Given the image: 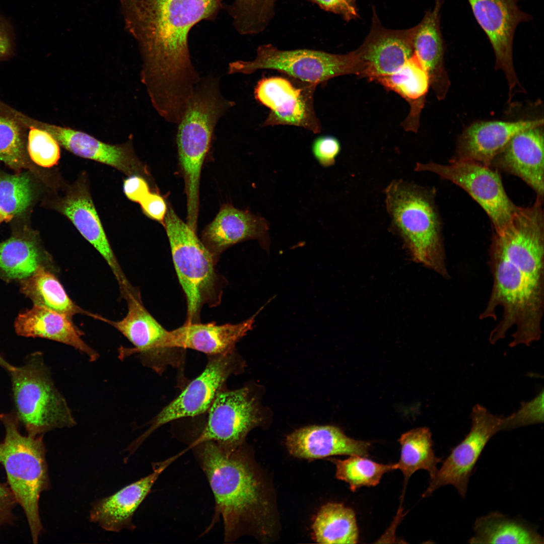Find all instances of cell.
Listing matches in <instances>:
<instances>
[{"instance_id":"obj_10","label":"cell","mask_w":544,"mask_h":544,"mask_svg":"<svg viewBox=\"0 0 544 544\" xmlns=\"http://www.w3.org/2000/svg\"><path fill=\"white\" fill-rule=\"evenodd\" d=\"M127 312L120 320L111 321L98 315V319L113 326L133 345L118 349L120 360L137 355L141 363L158 373L168 366L178 367L181 364L183 349L167 346L168 330L165 329L144 306L137 291L125 299Z\"/></svg>"},{"instance_id":"obj_44","label":"cell","mask_w":544,"mask_h":544,"mask_svg":"<svg viewBox=\"0 0 544 544\" xmlns=\"http://www.w3.org/2000/svg\"><path fill=\"white\" fill-rule=\"evenodd\" d=\"M123 190L128 198L139 203L150 192L148 183L139 176H133L125 180Z\"/></svg>"},{"instance_id":"obj_32","label":"cell","mask_w":544,"mask_h":544,"mask_svg":"<svg viewBox=\"0 0 544 544\" xmlns=\"http://www.w3.org/2000/svg\"><path fill=\"white\" fill-rule=\"evenodd\" d=\"M314 539L319 543H357L359 530L355 513L342 504L324 505L312 525Z\"/></svg>"},{"instance_id":"obj_42","label":"cell","mask_w":544,"mask_h":544,"mask_svg":"<svg viewBox=\"0 0 544 544\" xmlns=\"http://www.w3.org/2000/svg\"><path fill=\"white\" fill-rule=\"evenodd\" d=\"M139 203L147 216L163 224L167 207L162 196L157 193L150 192Z\"/></svg>"},{"instance_id":"obj_33","label":"cell","mask_w":544,"mask_h":544,"mask_svg":"<svg viewBox=\"0 0 544 544\" xmlns=\"http://www.w3.org/2000/svg\"><path fill=\"white\" fill-rule=\"evenodd\" d=\"M431 437L429 429L422 427L409 431L400 437V456L396 463L405 481L420 469L427 470L430 479L437 472V464L442 460L435 454Z\"/></svg>"},{"instance_id":"obj_11","label":"cell","mask_w":544,"mask_h":544,"mask_svg":"<svg viewBox=\"0 0 544 544\" xmlns=\"http://www.w3.org/2000/svg\"><path fill=\"white\" fill-rule=\"evenodd\" d=\"M208 356V363L202 373L150 422L149 428L130 444L133 449L137 450L152 433L163 425L207 412L217 395L225 388L229 377L238 372L242 366L235 351Z\"/></svg>"},{"instance_id":"obj_17","label":"cell","mask_w":544,"mask_h":544,"mask_svg":"<svg viewBox=\"0 0 544 544\" xmlns=\"http://www.w3.org/2000/svg\"><path fill=\"white\" fill-rule=\"evenodd\" d=\"M415 31V27L404 30L385 28L374 12L368 35L354 50L357 75L374 81L398 70L414 54Z\"/></svg>"},{"instance_id":"obj_36","label":"cell","mask_w":544,"mask_h":544,"mask_svg":"<svg viewBox=\"0 0 544 544\" xmlns=\"http://www.w3.org/2000/svg\"><path fill=\"white\" fill-rule=\"evenodd\" d=\"M225 8L234 27L241 34H252L262 30L273 13L266 0H234Z\"/></svg>"},{"instance_id":"obj_4","label":"cell","mask_w":544,"mask_h":544,"mask_svg":"<svg viewBox=\"0 0 544 544\" xmlns=\"http://www.w3.org/2000/svg\"><path fill=\"white\" fill-rule=\"evenodd\" d=\"M235 105L221 93L217 77L200 78L195 86L185 112L178 124L177 145L179 162L185 183L186 224L197 232L199 182L203 163L209 152L216 125Z\"/></svg>"},{"instance_id":"obj_9","label":"cell","mask_w":544,"mask_h":544,"mask_svg":"<svg viewBox=\"0 0 544 544\" xmlns=\"http://www.w3.org/2000/svg\"><path fill=\"white\" fill-rule=\"evenodd\" d=\"M276 70L282 74L317 85L342 75L357 74L354 51L337 54L323 51L302 49L280 50L271 44L257 49L253 60H237L229 63V74H251L257 70Z\"/></svg>"},{"instance_id":"obj_28","label":"cell","mask_w":544,"mask_h":544,"mask_svg":"<svg viewBox=\"0 0 544 544\" xmlns=\"http://www.w3.org/2000/svg\"><path fill=\"white\" fill-rule=\"evenodd\" d=\"M51 263L36 231L23 229L0 243V278L7 282L26 279L41 267L49 269Z\"/></svg>"},{"instance_id":"obj_13","label":"cell","mask_w":544,"mask_h":544,"mask_svg":"<svg viewBox=\"0 0 544 544\" xmlns=\"http://www.w3.org/2000/svg\"><path fill=\"white\" fill-rule=\"evenodd\" d=\"M415 170L433 172L465 190L485 210L495 231L509 222L518 207L507 195L497 170L491 166L451 160L447 165L418 163Z\"/></svg>"},{"instance_id":"obj_47","label":"cell","mask_w":544,"mask_h":544,"mask_svg":"<svg viewBox=\"0 0 544 544\" xmlns=\"http://www.w3.org/2000/svg\"><path fill=\"white\" fill-rule=\"evenodd\" d=\"M11 219L0 210V223L4 221H10Z\"/></svg>"},{"instance_id":"obj_5","label":"cell","mask_w":544,"mask_h":544,"mask_svg":"<svg viewBox=\"0 0 544 544\" xmlns=\"http://www.w3.org/2000/svg\"><path fill=\"white\" fill-rule=\"evenodd\" d=\"M385 194L392 228L402 239L412 259L449 279L434 192L399 179L390 182Z\"/></svg>"},{"instance_id":"obj_41","label":"cell","mask_w":544,"mask_h":544,"mask_svg":"<svg viewBox=\"0 0 544 544\" xmlns=\"http://www.w3.org/2000/svg\"><path fill=\"white\" fill-rule=\"evenodd\" d=\"M321 9L339 15L346 21L359 16L356 0H310Z\"/></svg>"},{"instance_id":"obj_39","label":"cell","mask_w":544,"mask_h":544,"mask_svg":"<svg viewBox=\"0 0 544 544\" xmlns=\"http://www.w3.org/2000/svg\"><path fill=\"white\" fill-rule=\"evenodd\" d=\"M543 422V391L532 400L521 404L518 411L511 415L504 417L503 430H511L518 427L542 423Z\"/></svg>"},{"instance_id":"obj_1","label":"cell","mask_w":544,"mask_h":544,"mask_svg":"<svg viewBox=\"0 0 544 544\" xmlns=\"http://www.w3.org/2000/svg\"><path fill=\"white\" fill-rule=\"evenodd\" d=\"M127 31L143 61L142 81L161 109L185 106L200 79L191 61L188 34L203 20H214L222 0H118Z\"/></svg>"},{"instance_id":"obj_37","label":"cell","mask_w":544,"mask_h":544,"mask_svg":"<svg viewBox=\"0 0 544 544\" xmlns=\"http://www.w3.org/2000/svg\"><path fill=\"white\" fill-rule=\"evenodd\" d=\"M25 127L0 114V161L19 171L26 165Z\"/></svg>"},{"instance_id":"obj_30","label":"cell","mask_w":544,"mask_h":544,"mask_svg":"<svg viewBox=\"0 0 544 544\" xmlns=\"http://www.w3.org/2000/svg\"><path fill=\"white\" fill-rule=\"evenodd\" d=\"M473 529L474 534L468 539L470 543H543L535 528L497 511L478 518Z\"/></svg>"},{"instance_id":"obj_29","label":"cell","mask_w":544,"mask_h":544,"mask_svg":"<svg viewBox=\"0 0 544 544\" xmlns=\"http://www.w3.org/2000/svg\"><path fill=\"white\" fill-rule=\"evenodd\" d=\"M374 81L396 92L409 103L410 111L402 125L406 131L416 132L430 81L427 72L414 53L396 71Z\"/></svg>"},{"instance_id":"obj_40","label":"cell","mask_w":544,"mask_h":544,"mask_svg":"<svg viewBox=\"0 0 544 544\" xmlns=\"http://www.w3.org/2000/svg\"><path fill=\"white\" fill-rule=\"evenodd\" d=\"M341 150L339 141L331 135L319 136L315 139L312 145L314 157L321 166L325 167L334 164Z\"/></svg>"},{"instance_id":"obj_26","label":"cell","mask_w":544,"mask_h":544,"mask_svg":"<svg viewBox=\"0 0 544 544\" xmlns=\"http://www.w3.org/2000/svg\"><path fill=\"white\" fill-rule=\"evenodd\" d=\"M17 334L41 337L71 346L86 355L91 362L99 354L82 339L81 331L65 315L45 307L34 305L20 313L15 322Z\"/></svg>"},{"instance_id":"obj_23","label":"cell","mask_w":544,"mask_h":544,"mask_svg":"<svg viewBox=\"0 0 544 544\" xmlns=\"http://www.w3.org/2000/svg\"><path fill=\"white\" fill-rule=\"evenodd\" d=\"M59 207L60 212L105 260L118 283L122 296L131 292L134 288L127 280L113 252L88 191L83 187L77 186L66 194Z\"/></svg>"},{"instance_id":"obj_35","label":"cell","mask_w":544,"mask_h":544,"mask_svg":"<svg viewBox=\"0 0 544 544\" xmlns=\"http://www.w3.org/2000/svg\"><path fill=\"white\" fill-rule=\"evenodd\" d=\"M33 190L29 176L0 172V210L12 219L24 212L31 204Z\"/></svg>"},{"instance_id":"obj_7","label":"cell","mask_w":544,"mask_h":544,"mask_svg":"<svg viewBox=\"0 0 544 544\" xmlns=\"http://www.w3.org/2000/svg\"><path fill=\"white\" fill-rule=\"evenodd\" d=\"M163 225L169 239L173 264L187 304L185 323L198 322L202 306L217 305L222 296L217 260L196 232L167 208Z\"/></svg>"},{"instance_id":"obj_16","label":"cell","mask_w":544,"mask_h":544,"mask_svg":"<svg viewBox=\"0 0 544 544\" xmlns=\"http://www.w3.org/2000/svg\"><path fill=\"white\" fill-rule=\"evenodd\" d=\"M473 14L487 35L494 49L496 66L502 70L508 83L509 93L518 81L513 63V41L518 25L531 19L518 7V0H468Z\"/></svg>"},{"instance_id":"obj_12","label":"cell","mask_w":544,"mask_h":544,"mask_svg":"<svg viewBox=\"0 0 544 544\" xmlns=\"http://www.w3.org/2000/svg\"><path fill=\"white\" fill-rule=\"evenodd\" d=\"M203 427L188 438L187 444L212 441L227 452L243 444L248 433L260 423L258 403L250 388L223 389L208 412Z\"/></svg>"},{"instance_id":"obj_14","label":"cell","mask_w":544,"mask_h":544,"mask_svg":"<svg viewBox=\"0 0 544 544\" xmlns=\"http://www.w3.org/2000/svg\"><path fill=\"white\" fill-rule=\"evenodd\" d=\"M317 86L288 76L262 78L254 92L255 99L269 109L262 126L293 125L319 133L321 125L314 106Z\"/></svg>"},{"instance_id":"obj_34","label":"cell","mask_w":544,"mask_h":544,"mask_svg":"<svg viewBox=\"0 0 544 544\" xmlns=\"http://www.w3.org/2000/svg\"><path fill=\"white\" fill-rule=\"evenodd\" d=\"M331 461L336 467V478L348 483L352 492L362 487L376 486L384 473L397 469L396 463L381 464L361 455H350L344 460L331 458Z\"/></svg>"},{"instance_id":"obj_46","label":"cell","mask_w":544,"mask_h":544,"mask_svg":"<svg viewBox=\"0 0 544 544\" xmlns=\"http://www.w3.org/2000/svg\"><path fill=\"white\" fill-rule=\"evenodd\" d=\"M0 366L5 369L8 372L10 371L14 367L6 361L1 355H0Z\"/></svg>"},{"instance_id":"obj_48","label":"cell","mask_w":544,"mask_h":544,"mask_svg":"<svg viewBox=\"0 0 544 544\" xmlns=\"http://www.w3.org/2000/svg\"><path fill=\"white\" fill-rule=\"evenodd\" d=\"M277 0H266L267 5L270 10L273 11L274 4Z\"/></svg>"},{"instance_id":"obj_43","label":"cell","mask_w":544,"mask_h":544,"mask_svg":"<svg viewBox=\"0 0 544 544\" xmlns=\"http://www.w3.org/2000/svg\"><path fill=\"white\" fill-rule=\"evenodd\" d=\"M16 503L9 487L0 483V528L12 523L13 509Z\"/></svg>"},{"instance_id":"obj_22","label":"cell","mask_w":544,"mask_h":544,"mask_svg":"<svg viewBox=\"0 0 544 544\" xmlns=\"http://www.w3.org/2000/svg\"><path fill=\"white\" fill-rule=\"evenodd\" d=\"M543 124V119L475 122L460 135L456 154L452 160L473 161L491 166L495 157L514 135L525 129L541 126Z\"/></svg>"},{"instance_id":"obj_21","label":"cell","mask_w":544,"mask_h":544,"mask_svg":"<svg viewBox=\"0 0 544 544\" xmlns=\"http://www.w3.org/2000/svg\"><path fill=\"white\" fill-rule=\"evenodd\" d=\"M541 126L516 133L495 157L491 167L523 180L543 199L544 140Z\"/></svg>"},{"instance_id":"obj_27","label":"cell","mask_w":544,"mask_h":544,"mask_svg":"<svg viewBox=\"0 0 544 544\" xmlns=\"http://www.w3.org/2000/svg\"><path fill=\"white\" fill-rule=\"evenodd\" d=\"M443 1L436 0L434 8L415 26L413 40L414 54L427 72L430 86L439 100L445 98L450 86L444 67V43L440 28Z\"/></svg>"},{"instance_id":"obj_2","label":"cell","mask_w":544,"mask_h":544,"mask_svg":"<svg viewBox=\"0 0 544 544\" xmlns=\"http://www.w3.org/2000/svg\"><path fill=\"white\" fill-rule=\"evenodd\" d=\"M489 266L493 285L479 319L500 321L491 331L500 340L512 334L518 344L538 341L542 333L544 310V249L529 241L510 238L492 241Z\"/></svg>"},{"instance_id":"obj_20","label":"cell","mask_w":544,"mask_h":544,"mask_svg":"<svg viewBox=\"0 0 544 544\" xmlns=\"http://www.w3.org/2000/svg\"><path fill=\"white\" fill-rule=\"evenodd\" d=\"M201 240L216 260L229 247L244 241L255 239L269 249L268 226L263 218L230 204L221 208L201 235Z\"/></svg>"},{"instance_id":"obj_38","label":"cell","mask_w":544,"mask_h":544,"mask_svg":"<svg viewBox=\"0 0 544 544\" xmlns=\"http://www.w3.org/2000/svg\"><path fill=\"white\" fill-rule=\"evenodd\" d=\"M28 128L27 149L31 160L43 167L57 164L60 153L55 139L44 129L34 127Z\"/></svg>"},{"instance_id":"obj_25","label":"cell","mask_w":544,"mask_h":544,"mask_svg":"<svg viewBox=\"0 0 544 544\" xmlns=\"http://www.w3.org/2000/svg\"><path fill=\"white\" fill-rule=\"evenodd\" d=\"M286 446L293 456L308 459L333 455L367 456L370 442L354 439L333 426H310L289 435Z\"/></svg>"},{"instance_id":"obj_15","label":"cell","mask_w":544,"mask_h":544,"mask_svg":"<svg viewBox=\"0 0 544 544\" xmlns=\"http://www.w3.org/2000/svg\"><path fill=\"white\" fill-rule=\"evenodd\" d=\"M471 426L468 434L443 461L442 466L430 479L423 497L445 485H452L461 497L466 496L469 478L486 445L498 432L503 430V416L492 414L480 404L471 414Z\"/></svg>"},{"instance_id":"obj_31","label":"cell","mask_w":544,"mask_h":544,"mask_svg":"<svg viewBox=\"0 0 544 544\" xmlns=\"http://www.w3.org/2000/svg\"><path fill=\"white\" fill-rule=\"evenodd\" d=\"M20 282V291L34 305L43 306L72 318L77 314L93 317L94 314L85 311L69 297L55 276L44 267Z\"/></svg>"},{"instance_id":"obj_24","label":"cell","mask_w":544,"mask_h":544,"mask_svg":"<svg viewBox=\"0 0 544 544\" xmlns=\"http://www.w3.org/2000/svg\"><path fill=\"white\" fill-rule=\"evenodd\" d=\"M262 309L248 319L235 324L185 323L168 330L167 346L172 349H192L208 356L231 353L235 351L236 344L252 329L255 317Z\"/></svg>"},{"instance_id":"obj_19","label":"cell","mask_w":544,"mask_h":544,"mask_svg":"<svg viewBox=\"0 0 544 544\" xmlns=\"http://www.w3.org/2000/svg\"><path fill=\"white\" fill-rule=\"evenodd\" d=\"M25 128L34 127L50 133L59 145L76 155L111 166L126 174L138 171V166L128 145H110L82 131L43 122L24 114L20 119Z\"/></svg>"},{"instance_id":"obj_8","label":"cell","mask_w":544,"mask_h":544,"mask_svg":"<svg viewBox=\"0 0 544 544\" xmlns=\"http://www.w3.org/2000/svg\"><path fill=\"white\" fill-rule=\"evenodd\" d=\"M10 374L15 413L27 435H43L76 425L67 402L55 386L42 355L28 356L23 365Z\"/></svg>"},{"instance_id":"obj_45","label":"cell","mask_w":544,"mask_h":544,"mask_svg":"<svg viewBox=\"0 0 544 544\" xmlns=\"http://www.w3.org/2000/svg\"><path fill=\"white\" fill-rule=\"evenodd\" d=\"M14 34L11 24L0 16V59L10 56L13 52Z\"/></svg>"},{"instance_id":"obj_6","label":"cell","mask_w":544,"mask_h":544,"mask_svg":"<svg viewBox=\"0 0 544 544\" xmlns=\"http://www.w3.org/2000/svg\"><path fill=\"white\" fill-rule=\"evenodd\" d=\"M5 436L0 442V465L9 487L27 518L33 543H37L43 526L39 510L41 493L50 486L43 435L24 436L14 412L0 414Z\"/></svg>"},{"instance_id":"obj_18","label":"cell","mask_w":544,"mask_h":544,"mask_svg":"<svg viewBox=\"0 0 544 544\" xmlns=\"http://www.w3.org/2000/svg\"><path fill=\"white\" fill-rule=\"evenodd\" d=\"M184 451L165 460L153 464V471L148 475L121 489L114 494L97 501L93 504L90 520L103 529L119 532L132 530L133 515L150 492L152 487L163 471Z\"/></svg>"},{"instance_id":"obj_3","label":"cell","mask_w":544,"mask_h":544,"mask_svg":"<svg viewBox=\"0 0 544 544\" xmlns=\"http://www.w3.org/2000/svg\"><path fill=\"white\" fill-rule=\"evenodd\" d=\"M191 450L204 472L215 499L209 531L222 518L224 541H234L257 530L269 517L270 504L248 452L243 445L227 452L212 441L191 443Z\"/></svg>"}]
</instances>
